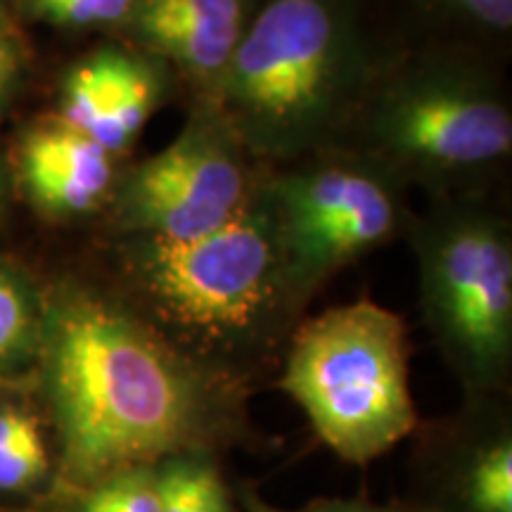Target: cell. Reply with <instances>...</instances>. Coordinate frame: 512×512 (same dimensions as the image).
Segmentation results:
<instances>
[{
  "mask_svg": "<svg viewBox=\"0 0 512 512\" xmlns=\"http://www.w3.org/2000/svg\"><path fill=\"white\" fill-rule=\"evenodd\" d=\"M411 43L437 41L501 57L512 36V0H384Z\"/></svg>",
  "mask_w": 512,
  "mask_h": 512,
  "instance_id": "7c38bea8",
  "label": "cell"
},
{
  "mask_svg": "<svg viewBox=\"0 0 512 512\" xmlns=\"http://www.w3.org/2000/svg\"><path fill=\"white\" fill-rule=\"evenodd\" d=\"M266 169L214 102L192 98L178 136L164 150L121 169L107 207L112 238L207 235L245 207Z\"/></svg>",
  "mask_w": 512,
  "mask_h": 512,
  "instance_id": "ba28073f",
  "label": "cell"
},
{
  "mask_svg": "<svg viewBox=\"0 0 512 512\" xmlns=\"http://www.w3.org/2000/svg\"><path fill=\"white\" fill-rule=\"evenodd\" d=\"M498 57L456 43H408L370 88L344 145L430 200L489 192L512 155V105Z\"/></svg>",
  "mask_w": 512,
  "mask_h": 512,
  "instance_id": "277c9868",
  "label": "cell"
},
{
  "mask_svg": "<svg viewBox=\"0 0 512 512\" xmlns=\"http://www.w3.org/2000/svg\"><path fill=\"white\" fill-rule=\"evenodd\" d=\"M3 183H5V178H3V166H0V207H3Z\"/></svg>",
  "mask_w": 512,
  "mask_h": 512,
  "instance_id": "7402d4cb",
  "label": "cell"
},
{
  "mask_svg": "<svg viewBox=\"0 0 512 512\" xmlns=\"http://www.w3.org/2000/svg\"><path fill=\"white\" fill-rule=\"evenodd\" d=\"M133 0H24L31 17L69 31H107L121 36Z\"/></svg>",
  "mask_w": 512,
  "mask_h": 512,
  "instance_id": "ac0fdd59",
  "label": "cell"
},
{
  "mask_svg": "<svg viewBox=\"0 0 512 512\" xmlns=\"http://www.w3.org/2000/svg\"><path fill=\"white\" fill-rule=\"evenodd\" d=\"M22 69V46H19L15 34L0 36V110H3L5 102L10 100V95L15 93Z\"/></svg>",
  "mask_w": 512,
  "mask_h": 512,
  "instance_id": "ffe728a7",
  "label": "cell"
},
{
  "mask_svg": "<svg viewBox=\"0 0 512 512\" xmlns=\"http://www.w3.org/2000/svg\"><path fill=\"white\" fill-rule=\"evenodd\" d=\"M408 43L384 0H261L207 100L256 162L292 164L344 145L377 76Z\"/></svg>",
  "mask_w": 512,
  "mask_h": 512,
  "instance_id": "7a4b0ae2",
  "label": "cell"
},
{
  "mask_svg": "<svg viewBox=\"0 0 512 512\" xmlns=\"http://www.w3.org/2000/svg\"><path fill=\"white\" fill-rule=\"evenodd\" d=\"M261 0H133L119 38L162 60L192 98H211Z\"/></svg>",
  "mask_w": 512,
  "mask_h": 512,
  "instance_id": "30bf717a",
  "label": "cell"
},
{
  "mask_svg": "<svg viewBox=\"0 0 512 512\" xmlns=\"http://www.w3.org/2000/svg\"><path fill=\"white\" fill-rule=\"evenodd\" d=\"M420 306L472 401L503 392L512 368V226L489 192L439 197L408 223Z\"/></svg>",
  "mask_w": 512,
  "mask_h": 512,
  "instance_id": "5b68a950",
  "label": "cell"
},
{
  "mask_svg": "<svg viewBox=\"0 0 512 512\" xmlns=\"http://www.w3.org/2000/svg\"><path fill=\"white\" fill-rule=\"evenodd\" d=\"M266 174L233 219L200 238H112L107 283L185 356L245 384L304 313L287 278Z\"/></svg>",
  "mask_w": 512,
  "mask_h": 512,
  "instance_id": "3957f363",
  "label": "cell"
},
{
  "mask_svg": "<svg viewBox=\"0 0 512 512\" xmlns=\"http://www.w3.org/2000/svg\"><path fill=\"white\" fill-rule=\"evenodd\" d=\"M463 494L470 512H512V439L505 427L475 451Z\"/></svg>",
  "mask_w": 512,
  "mask_h": 512,
  "instance_id": "e0dca14e",
  "label": "cell"
},
{
  "mask_svg": "<svg viewBox=\"0 0 512 512\" xmlns=\"http://www.w3.org/2000/svg\"><path fill=\"white\" fill-rule=\"evenodd\" d=\"M278 384L347 463L384 456L418 427L406 325L368 299L297 323Z\"/></svg>",
  "mask_w": 512,
  "mask_h": 512,
  "instance_id": "8992f818",
  "label": "cell"
},
{
  "mask_svg": "<svg viewBox=\"0 0 512 512\" xmlns=\"http://www.w3.org/2000/svg\"><path fill=\"white\" fill-rule=\"evenodd\" d=\"M176 86L162 60L114 38L69 64L60 81L57 117L121 159Z\"/></svg>",
  "mask_w": 512,
  "mask_h": 512,
  "instance_id": "9c48e42d",
  "label": "cell"
},
{
  "mask_svg": "<svg viewBox=\"0 0 512 512\" xmlns=\"http://www.w3.org/2000/svg\"><path fill=\"white\" fill-rule=\"evenodd\" d=\"M119 159L60 117L31 124L15 150V174L24 197L43 216L81 219L110 207Z\"/></svg>",
  "mask_w": 512,
  "mask_h": 512,
  "instance_id": "8fae6325",
  "label": "cell"
},
{
  "mask_svg": "<svg viewBox=\"0 0 512 512\" xmlns=\"http://www.w3.org/2000/svg\"><path fill=\"white\" fill-rule=\"evenodd\" d=\"M41 510L60 512H162L155 467L119 472L74 494L48 498L38 503Z\"/></svg>",
  "mask_w": 512,
  "mask_h": 512,
  "instance_id": "2e32d148",
  "label": "cell"
},
{
  "mask_svg": "<svg viewBox=\"0 0 512 512\" xmlns=\"http://www.w3.org/2000/svg\"><path fill=\"white\" fill-rule=\"evenodd\" d=\"M247 512H415L406 508H394V505H377L368 501H318L304 510H278L273 505L261 501L256 494H245Z\"/></svg>",
  "mask_w": 512,
  "mask_h": 512,
  "instance_id": "d6986e66",
  "label": "cell"
},
{
  "mask_svg": "<svg viewBox=\"0 0 512 512\" xmlns=\"http://www.w3.org/2000/svg\"><path fill=\"white\" fill-rule=\"evenodd\" d=\"M162 512H235L211 453H188L155 465Z\"/></svg>",
  "mask_w": 512,
  "mask_h": 512,
  "instance_id": "9a60e30c",
  "label": "cell"
},
{
  "mask_svg": "<svg viewBox=\"0 0 512 512\" xmlns=\"http://www.w3.org/2000/svg\"><path fill=\"white\" fill-rule=\"evenodd\" d=\"M46 294L0 259V382L31 373L43 328Z\"/></svg>",
  "mask_w": 512,
  "mask_h": 512,
  "instance_id": "5bb4252c",
  "label": "cell"
},
{
  "mask_svg": "<svg viewBox=\"0 0 512 512\" xmlns=\"http://www.w3.org/2000/svg\"><path fill=\"white\" fill-rule=\"evenodd\" d=\"M55 446L34 406L0 396V498L41 503L55 484Z\"/></svg>",
  "mask_w": 512,
  "mask_h": 512,
  "instance_id": "4fadbf2b",
  "label": "cell"
},
{
  "mask_svg": "<svg viewBox=\"0 0 512 512\" xmlns=\"http://www.w3.org/2000/svg\"><path fill=\"white\" fill-rule=\"evenodd\" d=\"M43 294L31 375L57 465L43 501L176 456H214L245 434L249 384L192 361L110 285L62 280Z\"/></svg>",
  "mask_w": 512,
  "mask_h": 512,
  "instance_id": "6da1fadb",
  "label": "cell"
},
{
  "mask_svg": "<svg viewBox=\"0 0 512 512\" xmlns=\"http://www.w3.org/2000/svg\"><path fill=\"white\" fill-rule=\"evenodd\" d=\"M12 34V22H10V12H8V3L0 0V36Z\"/></svg>",
  "mask_w": 512,
  "mask_h": 512,
  "instance_id": "44dd1931",
  "label": "cell"
},
{
  "mask_svg": "<svg viewBox=\"0 0 512 512\" xmlns=\"http://www.w3.org/2000/svg\"><path fill=\"white\" fill-rule=\"evenodd\" d=\"M266 190L287 278L304 311L337 273L406 235L413 219L406 183L347 145L268 166Z\"/></svg>",
  "mask_w": 512,
  "mask_h": 512,
  "instance_id": "52a82bcc",
  "label": "cell"
}]
</instances>
